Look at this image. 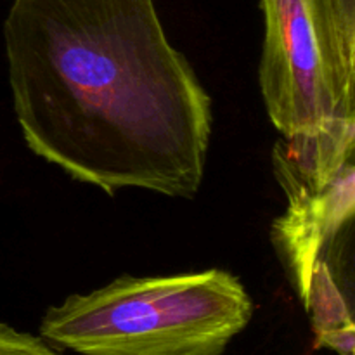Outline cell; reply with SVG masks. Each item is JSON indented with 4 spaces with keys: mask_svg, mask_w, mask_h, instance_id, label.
<instances>
[{
    "mask_svg": "<svg viewBox=\"0 0 355 355\" xmlns=\"http://www.w3.org/2000/svg\"><path fill=\"white\" fill-rule=\"evenodd\" d=\"M3 38L35 155L107 194L200 191L211 101L155 0H12Z\"/></svg>",
    "mask_w": 355,
    "mask_h": 355,
    "instance_id": "obj_1",
    "label": "cell"
},
{
    "mask_svg": "<svg viewBox=\"0 0 355 355\" xmlns=\"http://www.w3.org/2000/svg\"><path fill=\"white\" fill-rule=\"evenodd\" d=\"M252 315L248 291L227 270L120 276L49 309L40 335L82 355H222Z\"/></svg>",
    "mask_w": 355,
    "mask_h": 355,
    "instance_id": "obj_2",
    "label": "cell"
},
{
    "mask_svg": "<svg viewBox=\"0 0 355 355\" xmlns=\"http://www.w3.org/2000/svg\"><path fill=\"white\" fill-rule=\"evenodd\" d=\"M260 89L283 137L355 123V35L336 0H260Z\"/></svg>",
    "mask_w": 355,
    "mask_h": 355,
    "instance_id": "obj_3",
    "label": "cell"
},
{
    "mask_svg": "<svg viewBox=\"0 0 355 355\" xmlns=\"http://www.w3.org/2000/svg\"><path fill=\"white\" fill-rule=\"evenodd\" d=\"M288 207L272 224V243L300 302L312 272L350 227L355 211V168L347 163L321 186L283 189Z\"/></svg>",
    "mask_w": 355,
    "mask_h": 355,
    "instance_id": "obj_4",
    "label": "cell"
},
{
    "mask_svg": "<svg viewBox=\"0 0 355 355\" xmlns=\"http://www.w3.org/2000/svg\"><path fill=\"white\" fill-rule=\"evenodd\" d=\"M302 304L311 315L318 347H326L338 355H355L352 304L343 293L331 263L321 260L315 266Z\"/></svg>",
    "mask_w": 355,
    "mask_h": 355,
    "instance_id": "obj_5",
    "label": "cell"
},
{
    "mask_svg": "<svg viewBox=\"0 0 355 355\" xmlns=\"http://www.w3.org/2000/svg\"><path fill=\"white\" fill-rule=\"evenodd\" d=\"M0 355H59L42 338L0 322Z\"/></svg>",
    "mask_w": 355,
    "mask_h": 355,
    "instance_id": "obj_6",
    "label": "cell"
},
{
    "mask_svg": "<svg viewBox=\"0 0 355 355\" xmlns=\"http://www.w3.org/2000/svg\"><path fill=\"white\" fill-rule=\"evenodd\" d=\"M336 3L345 28L355 35V0H336Z\"/></svg>",
    "mask_w": 355,
    "mask_h": 355,
    "instance_id": "obj_7",
    "label": "cell"
}]
</instances>
